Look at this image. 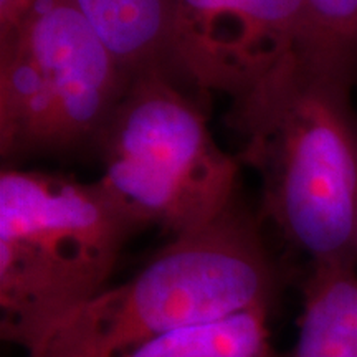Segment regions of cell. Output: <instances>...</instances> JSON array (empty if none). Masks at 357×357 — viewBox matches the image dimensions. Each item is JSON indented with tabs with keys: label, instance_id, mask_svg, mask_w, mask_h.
<instances>
[{
	"label": "cell",
	"instance_id": "obj_1",
	"mask_svg": "<svg viewBox=\"0 0 357 357\" xmlns=\"http://www.w3.org/2000/svg\"><path fill=\"white\" fill-rule=\"evenodd\" d=\"M354 84L300 53L231 100L238 160L258 172L263 213L307 266L357 268Z\"/></svg>",
	"mask_w": 357,
	"mask_h": 357
},
{
	"label": "cell",
	"instance_id": "obj_2",
	"mask_svg": "<svg viewBox=\"0 0 357 357\" xmlns=\"http://www.w3.org/2000/svg\"><path fill=\"white\" fill-rule=\"evenodd\" d=\"M280 288L258 222L234 202L66 316L26 357H126L174 329L255 307L273 311Z\"/></svg>",
	"mask_w": 357,
	"mask_h": 357
},
{
	"label": "cell",
	"instance_id": "obj_3",
	"mask_svg": "<svg viewBox=\"0 0 357 357\" xmlns=\"http://www.w3.org/2000/svg\"><path fill=\"white\" fill-rule=\"evenodd\" d=\"M144 225L100 181L0 174V336L32 351L105 291L124 245Z\"/></svg>",
	"mask_w": 357,
	"mask_h": 357
},
{
	"label": "cell",
	"instance_id": "obj_4",
	"mask_svg": "<svg viewBox=\"0 0 357 357\" xmlns=\"http://www.w3.org/2000/svg\"><path fill=\"white\" fill-rule=\"evenodd\" d=\"M95 147L105 189L171 238L208 225L235 202L238 159L217 144L202 111L166 71L129 82Z\"/></svg>",
	"mask_w": 357,
	"mask_h": 357
},
{
	"label": "cell",
	"instance_id": "obj_5",
	"mask_svg": "<svg viewBox=\"0 0 357 357\" xmlns=\"http://www.w3.org/2000/svg\"><path fill=\"white\" fill-rule=\"evenodd\" d=\"M129 82L75 0H33L0 38V154L95 146Z\"/></svg>",
	"mask_w": 357,
	"mask_h": 357
},
{
	"label": "cell",
	"instance_id": "obj_6",
	"mask_svg": "<svg viewBox=\"0 0 357 357\" xmlns=\"http://www.w3.org/2000/svg\"><path fill=\"white\" fill-rule=\"evenodd\" d=\"M305 40V0H174V77L204 91L243 95Z\"/></svg>",
	"mask_w": 357,
	"mask_h": 357
},
{
	"label": "cell",
	"instance_id": "obj_7",
	"mask_svg": "<svg viewBox=\"0 0 357 357\" xmlns=\"http://www.w3.org/2000/svg\"><path fill=\"white\" fill-rule=\"evenodd\" d=\"M75 3L129 78L151 71H166L174 77V0H75Z\"/></svg>",
	"mask_w": 357,
	"mask_h": 357
},
{
	"label": "cell",
	"instance_id": "obj_8",
	"mask_svg": "<svg viewBox=\"0 0 357 357\" xmlns=\"http://www.w3.org/2000/svg\"><path fill=\"white\" fill-rule=\"evenodd\" d=\"M289 357H357V268L312 265Z\"/></svg>",
	"mask_w": 357,
	"mask_h": 357
},
{
	"label": "cell",
	"instance_id": "obj_9",
	"mask_svg": "<svg viewBox=\"0 0 357 357\" xmlns=\"http://www.w3.org/2000/svg\"><path fill=\"white\" fill-rule=\"evenodd\" d=\"M270 312L255 307L174 329L126 357H283L271 341Z\"/></svg>",
	"mask_w": 357,
	"mask_h": 357
},
{
	"label": "cell",
	"instance_id": "obj_10",
	"mask_svg": "<svg viewBox=\"0 0 357 357\" xmlns=\"http://www.w3.org/2000/svg\"><path fill=\"white\" fill-rule=\"evenodd\" d=\"M306 40L301 55L311 65L357 82V0H305Z\"/></svg>",
	"mask_w": 357,
	"mask_h": 357
},
{
	"label": "cell",
	"instance_id": "obj_11",
	"mask_svg": "<svg viewBox=\"0 0 357 357\" xmlns=\"http://www.w3.org/2000/svg\"><path fill=\"white\" fill-rule=\"evenodd\" d=\"M32 3L33 0H0V38L20 24Z\"/></svg>",
	"mask_w": 357,
	"mask_h": 357
}]
</instances>
